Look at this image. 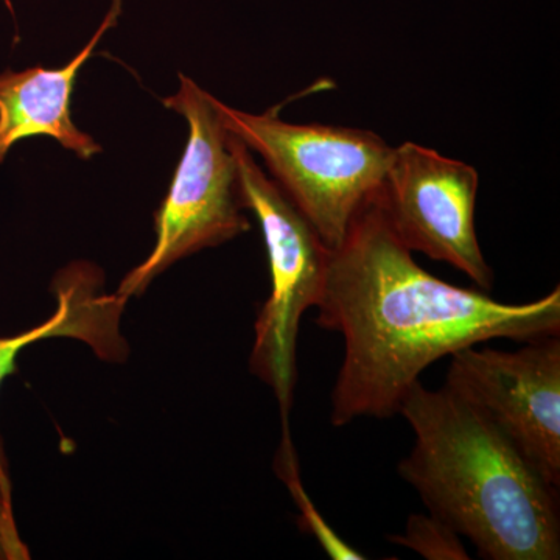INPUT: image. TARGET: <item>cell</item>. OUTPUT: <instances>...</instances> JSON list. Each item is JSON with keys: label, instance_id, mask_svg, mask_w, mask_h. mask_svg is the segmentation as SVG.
Returning <instances> with one entry per match:
<instances>
[{"label": "cell", "instance_id": "1", "mask_svg": "<svg viewBox=\"0 0 560 560\" xmlns=\"http://www.w3.org/2000/svg\"><path fill=\"white\" fill-rule=\"evenodd\" d=\"M320 329L345 338L331 389L330 422L389 419L434 361L480 342H528L560 334V290L529 304H503L423 270L390 228L378 194L330 249Z\"/></svg>", "mask_w": 560, "mask_h": 560}, {"label": "cell", "instance_id": "2", "mask_svg": "<svg viewBox=\"0 0 560 560\" xmlns=\"http://www.w3.org/2000/svg\"><path fill=\"white\" fill-rule=\"evenodd\" d=\"M399 415L415 445L399 474L430 514L488 560L560 558L559 489L469 401L418 382Z\"/></svg>", "mask_w": 560, "mask_h": 560}, {"label": "cell", "instance_id": "3", "mask_svg": "<svg viewBox=\"0 0 560 560\" xmlns=\"http://www.w3.org/2000/svg\"><path fill=\"white\" fill-rule=\"evenodd\" d=\"M217 106L228 131L264 158L324 245L338 248L357 213L382 189L393 147L359 128L289 124L275 114Z\"/></svg>", "mask_w": 560, "mask_h": 560}, {"label": "cell", "instance_id": "4", "mask_svg": "<svg viewBox=\"0 0 560 560\" xmlns=\"http://www.w3.org/2000/svg\"><path fill=\"white\" fill-rule=\"evenodd\" d=\"M179 79L178 92L165 98L164 105L187 120L189 139L171 190L154 215L156 245L117 290L127 301L143 293L175 261L230 242L250 228L242 213L237 162L219 101L194 80Z\"/></svg>", "mask_w": 560, "mask_h": 560}, {"label": "cell", "instance_id": "5", "mask_svg": "<svg viewBox=\"0 0 560 560\" xmlns=\"http://www.w3.org/2000/svg\"><path fill=\"white\" fill-rule=\"evenodd\" d=\"M230 143L243 209L256 213L270 261L271 293L257 316L250 371L275 390L283 425H289L298 331L302 315L323 296L330 249L278 183L265 175L248 147L232 132Z\"/></svg>", "mask_w": 560, "mask_h": 560}, {"label": "cell", "instance_id": "6", "mask_svg": "<svg viewBox=\"0 0 560 560\" xmlns=\"http://www.w3.org/2000/svg\"><path fill=\"white\" fill-rule=\"evenodd\" d=\"M451 357L445 386L477 408L559 489V335L528 341L514 352L470 346Z\"/></svg>", "mask_w": 560, "mask_h": 560}, {"label": "cell", "instance_id": "7", "mask_svg": "<svg viewBox=\"0 0 560 560\" xmlns=\"http://www.w3.org/2000/svg\"><path fill=\"white\" fill-rule=\"evenodd\" d=\"M478 183L480 176L471 165L405 142L394 149L378 201L411 253L445 261L478 289L490 291L493 271L475 231Z\"/></svg>", "mask_w": 560, "mask_h": 560}, {"label": "cell", "instance_id": "8", "mask_svg": "<svg viewBox=\"0 0 560 560\" xmlns=\"http://www.w3.org/2000/svg\"><path fill=\"white\" fill-rule=\"evenodd\" d=\"M124 0H113L90 43L60 69L35 66L0 73V165L21 140L50 136L80 160H91L102 147L72 121L70 97L77 75L90 60L103 35L119 22Z\"/></svg>", "mask_w": 560, "mask_h": 560}, {"label": "cell", "instance_id": "9", "mask_svg": "<svg viewBox=\"0 0 560 560\" xmlns=\"http://www.w3.org/2000/svg\"><path fill=\"white\" fill-rule=\"evenodd\" d=\"M54 287L58 307L49 319L22 334L0 337V386L16 371L22 350L47 338H77L90 345L102 359L117 360L124 355L119 320L127 300L102 291L103 276L97 267L83 261L70 265L57 276ZM0 470L9 474L2 441Z\"/></svg>", "mask_w": 560, "mask_h": 560}, {"label": "cell", "instance_id": "10", "mask_svg": "<svg viewBox=\"0 0 560 560\" xmlns=\"http://www.w3.org/2000/svg\"><path fill=\"white\" fill-rule=\"evenodd\" d=\"M276 469L279 477L289 488L294 503L300 510V525L302 530L315 537L324 551L334 560H363V555L350 547L348 541L341 539L329 523L324 521L323 515L315 506L308 493L302 486L300 466H298L296 453H294L293 442H291L290 430H283L282 444H280L278 459H276Z\"/></svg>", "mask_w": 560, "mask_h": 560}, {"label": "cell", "instance_id": "11", "mask_svg": "<svg viewBox=\"0 0 560 560\" xmlns=\"http://www.w3.org/2000/svg\"><path fill=\"white\" fill-rule=\"evenodd\" d=\"M390 544L410 548L429 560H467L463 537L452 526L433 514H412L407 529L399 536H390Z\"/></svg>", "mask_w": 560, "mask_h": 560}, {"label": "cell", "instance_id": "12", "mask_svg": "<svg viewBox=\"0 0 560 560\" xmlns=\"http://www.w3.org/2000/svg\"><path fill=\"white\" fill-rule=\"evenodd\" d=\"M31 551L21 539L14 521L10 475L0 470V560H27Z\"/></svg>", "mask_w": 560, "mask_h": 560}]
</instances>
